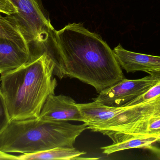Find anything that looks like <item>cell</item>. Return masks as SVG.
Here are the masks:
<instances>
[{
  "mask_svg": "<svg viewBox=\"0 0 160 160\" xmlns=\"http://www.w3.org/2000/svg\"><path fill=\"white\" fill-rule=\"evenodd\" d=\"M160 140L154 137L149 138H133L118 142L113 143L108 146L101 147L102 153L110 155L116 152L134 148L148 149L154 143Z\"/></svg>",
  "mask_w": 160,
  "mask_h": 160,
  "instance_id": "cell-11",
  "label": "cell"
},
{
  "mask_svg": "<svg viewBox=\"0 0 160 160\" xmlns=\"http://www.w3.org/2000/svg\"><path fill=\"white\" fill-rule=\"evenodd\" d=\"M10 120L5 101L0 91V135L5 129Z\"/></svg>",
  "mask_w": 160,
  "mask_h": 160,
  "instance_id": "cell-14",
  "label": "cell"
},
{
  "mask_svg": "<svg viewBox=\"0 0 160 160\" xmlns=\"http://www.w3.org/2000/svg\"><path fill=\"white\" fill-rule=\"evenodd\" d=\"M86 154L85 152L79 151L74 147H57L35 153L22 154L18 157V160H81L99 159V158L82 157V156Z\"/></svg>",
  "mask_w": 160,
  "mask_h": 160,
  "instance_id": "cell-10",
  "label": "cell"
},
{
  "mask_svg": "<svg viewBox=\"0 0 160 160\" xmlns=\"http://www.w3.org/2000/svg\"><path fill=\"white\" fill-rule=\"evenodd\" d=\"M53 74L78 79L98 93L124 78L113 50L102 38L81 23H69L52 34Z\"/></svg>",
  "mask_w": 160,
  "mask_h": 160,
  "instance_id": "cell-1",
  "label": "cell"
},
{
  "mask_svg": "<svg viewBox=\"0 0 160 160\" xmlns=\"http://www.w3.org/2000/svg\"><path fill=\"white\" fill-rule=\"evenodd\" d=\"M55 65L44 52L22 66L2 74L0 91L10 120L38 118L48 97L54 94Z\"/></svg>",
  "mask_w": 160,
  "mask_h": 160,
  "instance_id": "cell-2",
  "label": "cell"
},
{
  "mask_svg": "<svg viewBox=\"0 0 160 160\" xmlns=\"http://www.w3.org/2000/svg\"><path fill=\"white\" fill-rule=\"evenodd\" d=\"M87 129L85 123L76 125L38 118L10 120L0 135V151L24 154L74 147L77 138Z\"/></svg>",
  "mask_w": 160,
  "mask_h": 160,
  "instance_id": "cell-3",
  "label": "cell"
},
{
  "mask_svg": "<svg viewBox=\"0 0 160 160\" xmlns=\"http://www.w3.org/2000/svg\"><path fill=\"white\" fill-rule=\"evenodd\" d=\"M0 38L13 40L22 48L31 51L30 46L22 34L18 26L14 22L9 19L7 16L4 17L1 14Z\"/></svg>",
  "mask_w": 160,
  "mask_h": 160,
  "instance_id": "cell-12",
  "label": "cell"
},
{
  "mask_svg": "<svg viewBox=\"0 0 160 160\" xmlns=\"http://www.w3.org/2000/svg\"><path fill=\"white\" fill-rule=\"evenodd\" d=\"M113 51L119 65L127 73L143 71L160 78V56L130 51L120 44Z\"/></svg>",
  "mask_w": 160,
  "mask_h": 160,
  "instance_id": "cell-8",
  "label": "cell"
},
{
  "mask_svg": "<svg viewBox=\"0 0 160 160\" xmlns=\"http://www.w3.org/2000/svg\"><path fill=\"white\" fill-rule=\"evenodd\" d=\"M31 51L13 40L0 38V74L16 69L30 61Z\"/></svg>",
  "mask_w": 160,
  "mask_h": 160,
  "instance_id": "cell-9",
  "label": "cell"
},
{
  "mask_svg": "<svg viewBox=\"0 0 160 160\" xmlns=\"http://www.w3.org/2000/svg\"><path fill=\"white\" fill-rule=\"evenodd\" d=\"M44 121H76L84 122L77 103L64 95L50 94L47 98L38 117Z\"/></svg>",
  "mask_w": 160,
  "mask_h": 160,
  "instance_id": "cell-7",
  "label": "cell"
},
{
  "mask_svg": "<svg viewBox=\"0 0 160 160\" xmlns=\"http://www.w3.org/2000/svg\"><path fill=\"white\" fill-rule=\"evenodd\" d=\"M148 150H149V151L152 152L158 158V159H160V140L154 143L148 148Z\"/></svg>",
  "mask_w": 160,
  "mask_h": 160,
  "instance_id": "cell-16",
  "label": "cell"
},
{
  "mask_svg": "<svg viewBox=\"0 0 160 160\" xmlns=\"http://www.w3.org/2000/svg\"><path fill=\"white\" fill-rule=\"evenodd\" d=\"M160 95V81L158 83L151 87L149 90L138 97L129 102L124 106L136 105L142 102H145L149 100L156 97Z\"/></svg>",
  "mask_w": 160,
  "mask_h": 160,
  "instance_id": "cell-13",
  "label": "cell"
},
{
  "mask_svg": "<svg viewBox=\"0 0 160 160\" xmlns=\"http://www.w3.org/2000/svg\"><path fill=\"white\" fill-rule=\"evenodd\" d=\"M17 12L8 18L18 26L29 46L35 45L38 49L36 55L42 54V45L48 41L55 30L46 16L38 0H8ZM31 50V49H30Z\"/></svg>",
  "mask_w": 160,
  "mask_h": 160,
  "instance_id": "cell-4",
  "label": "cell"
},
{
  "mask_svg": "<svg viewBox=\"0 0 160 160\" xmlns=\"http://www.w3.org/2000/svg\"><path fill=\"white\" fill-rule=\"evenodd\" d=\"M160 81V78L150 75L137 80L124 79L101 91L93 100L109 107H122L146 92Z\"/></svg>",
  "mask_w": 160,
  "mask_h": 160,
  "instance_id": "cell-6",
  "label": "cell"
},
{
  "mask_svg": "<svg viewBox=\"0 0 160 160\" xmlns=\"http://www.w3.org/2000/svg\"><path fill=\"white\" fill-rule=\"evenodd\" d=\"M0 160H18V157L0 151Z\"/></svg>",
  "mask_w": 160,
  "mask_h": 160,
  "instance_id": "cell-17",
  "label": "cell"
},
{
  "mask_svg": "<svg viewBox=\"0 0 160 160\" xmlns=\"http://www.w3.org/2000/svg\"><path fill=\"white\" fill-rule=\"evenodd\" d=\"M17 12V8L8 0H0V13L10 15Z\"/></svg>",
  "mask_w": 160,
  "mask_h": 160,
  "instance_id": "cell-15",
  "label": "cell"
},
{
  "mask_svg": "<svg viewBox=\"0 0 160 160\" xmlns=\"http://www.w3.org/2000/svg\"><path fill=\"white\" fill-rule=\"evenodd\" d=\"M160 115V95L136 105L116 107L114 117L94 132L107 135L116 143L136 124Z\"/></svg>",
  "mask_w": 160,
  "mask_h": 160,
  "instance_id": "cell-5",
  "label": "cell"
}]
</instances>
